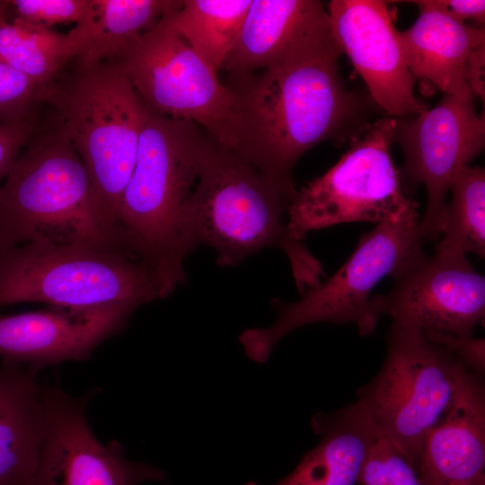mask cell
<instances>
[{"label":"cell","mask_w":485,"mask_h":485,"mask_svg":"<svg viewBox=\"0 0 485 485\" xmlns=\"http://www.w3.org/2000/svg\"><path fill=\"white\" fill-rule=\"evenodd\" d=\"M330 25L278 63L233 83L240 120L234 151L267 177L292 181L316 144H352L373 124L368 99L348 89Z\"/></svg>","instance_id":"1"},{"label":"cell","mask_w":485,"mask_h":485,"mask_svg":"<svg viewBox=\"0 0 485 485\" xmlns=\"http://www.w3.org/2000/svg\"><path fill=\"white\" fill-rule=\"evenodd\" d=\"M293 182L270 179L237 153L211 137L202 151L197 177L183 207L190 251L207 245L221 267L235 266L267 248L287 256L302 295L323 275L321 262L287 228Z\"/></svg>","instance_id":"2"},{"label":"cell","mask_w":485,"mask_h":485,"mask_svg":"<svg viewBox=\"0 0 485 485\" xmlns=\"http://www.w3.org/2000/svg\"><path fill=\"white\" fill-rule=\"evenodd\" d=\"M146 107L135 166L117 212L116 238L151 270L165 298L186 279L183 264L190 251L183 207L210 137L192 121Z\"/></svg>","instance_id":"3"},{"label":"cell","mask_w":485,"mask_h":485,"mask_svg":"<svg viewBox=\"0 0 485 485\" xmlns=\"http://www.w3.org/2000/svg\"><path fill=\"white\" fill-rule=\"evenodd\" d=\"M54 108L89 177L95 213L112 239L124 190L132 174L146 107L110 64L76 67L49 86Z\"/></svg>","instance_id":"4"},{"label":"cell","mask_w":485,"mask_h":485,"mask_svg":"<svg viewBox=\"0 0 485 485\" xmlns=\"http://www.w3.org/2000/svg\"><path fill=\"white\" fill-rule=\"evenodd\" d=\"M54 119L33 134L0 184V251L37 240L119 247L100 222L86 170Z\"/></svg>","instance_id":"5"},{"label":"cell","mask_w":485,"mask_h":485,"mask_svg":"<svg viewBox=\"0 0 485 485\" xmlns=\"http://www.w3.org/2000/svg\"><path fill=\"white\" fill-rule=\"evenodd\" d=\"M162 299L157 281L119 247L37 240L0 251V308L21 303L138 308Z\"/></svg>","instance_id":"6"},{"label":"cell","mask_w":485,"mask_h":485,"mask_svg":"<svg viewBox=\"0 0 485 485\" xmlns=\"http://www.w3.org/2000/svg\"><path fill=\"white\" fill-rule=\"evenodd\" d=\"M467 370L422 331L392 322L384 363L357 389L356 402L379 437L392 442L419 472L425 438L448 410Z\"/></svg>","instance_id":"7"},{"label":"cell","mask_w":485,"mask_h":485,"mask_svg":"<svg viewBox=\"0 0 485 485\" xmlns=\"http://www.w3.org/2000/svg\"><path fill=\"white\" fill-rule=\"evenodd\" d=\"M419 219L416 214L377 224L360 236L350 257L331 277L301 299L293 303L273 300L277 312L273 324L247 329L239 336L247 357L257 363L266 362L282 338L312 323H354L361 336L372 334L378 317L371 309V293L384 278L392 277L423 251Z\"/></svg>","instance_id":"8"},{"label":"cell","mask_w":485,"mask_h":485,"mask_svg":"<svg viewBox=\"0 0 485 485\" xmlns=\"http://www.w3.org/2000/svg\"><path fill=\"white\" fill-rule=\"evenodd\" d=\"M110 64L153 110L192 121L220 146L236 151L240 120L235 95L166 22L163 15Z\"/></svg>","instance_id":"9"},{"label":"cell","mask_w":485,"mask_h":485,"mask_svg":"<svg viewBox=\"0 0 485 485\" xmlns=\"http://www.w3.org/2000/svg\"><path fill=\"white\" fill-rule=\"evenodd\" d=\"M394 123L392 117L375 120L331 168L296 190L287 210V228L295 240L335 225H377L418 214L392 159Z\"/></svg>","instance_id":"10"},{"label":"cell","mask_w":485,"mask_h":485,"mask_svg":"<svg viewBox=\"0 0 485 485\" xmlns=\"http://www.w3.org/2000/svg\"><path fill=\"white\" fill-rule=\"evenodd\" d=\"M392 140L403 153L398 172L404 193L411 198L420 185L427 190L419 234L423 241H436L453 178L484 147V113L476 112L474 99L444 93L431 110L395 119Z\"/></svg>","instance_id":"11"},{"label":"cell","mask_w":485,"mask_h":485,"mask_svg":"<svg viewBox=\"0 0 485 485\" xmlns=\"http://www.w3.org/2000/svg\"><path fill=\"white\" fill-rule=\"evenodd\" d=\"M392 278L390 292L371 298L377 317L467 337L484 318L485 278L460 250L436 244L433 255L422 251Z\"/></svg>","instance_id":"12"},{"label":"cell","mask_w":485,"mask_h":485,"mask_svg":"<svg viewBox=\"0 0 485 485\" xmlns=\"http://www.w3.org/2000/svg\"><path fill=\"white\" fill-rule=\"evenodd\" d=\"M44 428L30 485H141L167 472L125 457L119 442L101 443L86 416L89 394L75 397L59 385L41 384Z\"/></svg>","instance_id":"13"},{"label":"cell","mask_w":485,"mask_h":485,"mask_svg":"<svg viewBox=\"0 0 485 485\" xmlns=\"http://www.w3.org/2000/svg\"><path fill=\"white\" fill-rule=\"evenodd\" d=\"M327 13L334 40L376 105L394 119L428 109L415 97L416 80L405 62L399 31L384 1L332 0Z\"/></svg>","instance_id":"14"},{"label":"cell","mask_w":485,"mask_h":485,"mask_svg":"<svg viewBox=\"0 0 485 485\" xmlns=\"http://www.w3.org/2000/svg\"><path fill=\"white\" fill-rule=\"evenodd\" d=\"M136 308L110 305L89 309L51 306L0 315V357L33 372L66 361L88 359L94 349L127 324Z\"/></svg>","instance_id":"15"},{"label":"cell","mask_w":485,"mask_h":485,"mask_svg":"<svg viewBox=\"0 0 485 485\" xmlns=\"http://www.w3.org/2000/svg\"><path fill=\"white\" fill-rule=\"evenodd\" d=\"M485 388L467 370L448 410L427 435L419 464L421 485L475 481L484 477Z\"/></svg>","instance_id":"16"},{"label":"cell","mask_w":485,"mask_h":485,"mask_svg":"<svg viewBox=\"0 0 485 485\" xmlns=\"http://www.w3.org/2000/svg\"><path fill=\"white\" fill-rule=\"evenodd\" d=\"M329 24L316 0H251L239 36L222 68L234 82L271 66Z\"/></svg>","instance_id":"17"},{"label":"cell","mask_w":485,"mask_h":485,"mask_svg":"<svg viewBox=\"0 0 485 485\" xmlns=\"http://www.w3.org/2000/svg\"><path fill=\"white\" fill-rule=\"evenodd\" d=\"M407 66L416 79L445 94L475 99L467 84L472 53L485 46L484 27L459 22L437 11L419 8L413 25L399 31Z\"/></svg>","instance_id":"18"},{"label":"cell","mask_w":485,"mask_h":485,"mask_svg":"<svg viewBox=\"0 0 485 485\" xmlns=\"http://www.w3.org/2000/svg\"><path fill=\"white\" fill-rule=\"evenodd\" d=\"M319 443L295 468L275 485H355L366 454L379 435L366 410L357 402L311 420ZM244 485H260L250 481Z\"/></svg>","instance_id":"19"},{"label":"cell","mask_w":485,"mask_h":485,"mask_svg":"<svg viewBox=\"0 0 485 485\" xmlns=\"http://www.w3.org/2000/svg\"><path fill=\"white\" fill-rule=\"evenodd\" d=\"M34 373L0 366V485H30L37 468L44 404Z\"/></svg>","instance_id":"20"},{"label":"cell","mask_w":485,"mask_h":485,"mask_svg":"<svg viewBox=\"0 0 485 485\" xmlns=\"http://www.w3.org/2000/svg\"><path fill=\"white\" fill-rule=\"evenodd\" d=\"M177 0H90L84 18L67 32L78 66L116 58L137 36L153 28Z\"/></svg>","instance_id":"21"},{"label":"cell","mask_w":485,"mask_h":485,"mask_svg":"<svg viewBox=\"0 0 485 485\" xmlns=\"http://www.w3.org/2000/svg\"><path fill=\"white\" fill-rule=\"evenodd\" d=\"M251 4V0H185L163 17L217 74L239 36Z\"/></svg>","instance_id":"22"},{"label":"cell","mask_w":485,"mask_h":485,"mask_svg":"<svg viewBox=\"0 0 485 485\" xmlns=\"http://www.w3.org/2000/svg\"><path fill=\"white\" fill-rule=\"evenodd\" d=\"M73 59L67 33L14 18L0 21V62L42 85H51Z\"/></svg>","instance_id":"23"},{"label":"cell","mask_w":485,"mask_h":485,"mask_svg":"<svg viewBox=\"0 0 485 485\" xmlns=\"http://www.w3.org/2000/svg\"><path fill=\"white\" fill-rule=\"evenodd\" d=\"M444 208L438 245L485 256V171L463 167L453 178Z\"/></svg>","instance_id":"24"},{"label":"cell","mask_w":485,"mask_h":485,"mask_svg":"<svg viewBox=\"0 0 485 485\" xmlns=\"http://www.w3.org/2000/svg\"><path fill=\"white\" fill-rule=\"evenodd\" d=\"M360 485H421L418 470L388 439L378 437L362 464Z\"/></svg>","instance_id":"25"},{"label":"cell","mask_w":485,"mask_h":485,"mask_svg":"<svg viewBox=\"0 0 485 485\" xmlns=\"http://www.w3.org/2000/svg\"><path fill=\"white\" fill-rule=\"evenodd\" d=\"M49 86L40 84L0 62V123L33 120Z\"/></svg>","instance_id":"26"},{"label":"cell","mask_w":485,"mask_h":485,"mask_svg":"<svg viewBox=\"0 0 485 485\" xmlns=\"http://www.w3.org/2000/svg\"><path fill=\"white\" fill-rule=\"evenodd\" d=\"M16 16L25 22L46 28L58 23L79 22L85 15L90 0H12L8 1Z\"/></svg>","instance_id":"27"},{"label":"cell","mask_w":485,"mask_h":485,"mask_svg":"<svg viewBox=\"0 0 485 485\" xmlns=\"http://www.w3.org/2000/svg\"><path fill=\"white\" fill-rule=\"evenodd\" d=\"M425 337L459 358L472 372L482 376L485 373V340L473 336H459L446 332L425 331Z\"/></svg>","instance_id":"28"},{"label":"cell","mask_w":485,"mask_h":485,"mask_svg":"<svg viewBox=\"0 0 485 485\" xmlns=\"http://www.w3.org/2000/svg\"><path fill=\"white\" fill-rule=\"evenodd\" d=\"M34 133L33 120L0 123V181L6 177Z\"/></svg>","instance_id":"29"},{"label":"cell","mask_w":485,"mask_h":485,"mask_svg":"<svg viewBox=\"0 0 485 485\" xmlns=\"http://www.w3.org/2000/svg\"><path fill=\"white\" fill-rule=\"evenodd\" d=\"M419 8L437 11L459 22L472 21L478 27H484L485 1L483 0H418L407 1Z\"/></svg>","instance_id":"30"},{"label":"cell","mask_w":485,"mask_h":485,"mask_svg":"<svg viewBox=\"0 0 485 485\" xmlns=\"http://www.w3.org/2000/svg\"><path fill=\"white\" fill-rule=\"evenodd\" d=\"M484 65L485 46L475 49L469 59L466 79L469 88L474 97H480L484 101Z\"/></svg>","instance_id":"31"},{"label":"cell","mask_w":485,"mask_h":485,"mask_svg":"<svg viewBox=\"0 0 485 485\" xmlns=\"http://www.w3.org/2000/svg\"><path fill=\"white\" fill-rule=\"evenodd\" d=\"M446 485H485V478H480L479 480L470 482V481H461V482H451Z\"/></svg>","instance_id":"32"},{"label":"cell","mask_w":485,"mask_h":485,"mask_svg":"<svg viewBox=\"0 0 485 485\" xmlns=\"http://www.w3.org/2000/svg\"><path fill=\"white\" fill-rule=\"evenodd\" d=\"M10 7L8 1L0 0V21L6 19V12Z\"/></svg>","instance_id":"33"}]
</instances>
